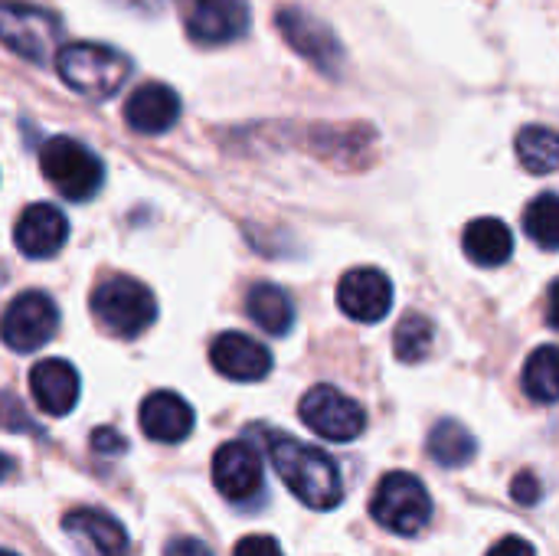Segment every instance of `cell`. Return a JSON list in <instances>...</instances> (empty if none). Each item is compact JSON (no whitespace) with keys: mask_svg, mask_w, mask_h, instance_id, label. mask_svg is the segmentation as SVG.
Wrapping results in <instances>:
<instances>
[{"mask_svg":"<svg viewBox=\"0 0 559 556\" xmlns=\"http://www.w3.org/2000/svg\"><path fill=\"white\" fill-rule=\"evenodd\" d=\"M269 459L285 482V488L311 511H331L344 501V482L334 459L314 446L298 442L295 436L272 433L269 436Z\"/></svg>","mask_w":559,"mask_h":556,"instance_id":"obj_1","label":"cell"},{"mask_svg":"<svg viewBox=\"0 0 559 556\" xmlns=\"http://www.w3.org/2000/svg\"><path fill=\"white\" fill-rule=\"evenodd\" d=\"M59 79L85 98H111L131 75V59L102 43H66L56 56Z\"/></svg>","mask_w":559,"mask_h":556,"instance_id":"obj_2","label":"cell"},{"mask_svg":"<svg viewBox=\"0 0 559 556\" xmlns=\"http://www.w3.org/2000/svg\"><path fill=\"white\" fill-rule=\"evenodd\" d=\"M92 315L108 334L131 341L141 338L157 321V298L144 282L131 275H111L95 285Z\"/></svg>","mask_w":559,"mask_h":556,"instance_id":"obj_3","label":"cell"},{"mask_svg":"<svg viewBox=\"0 0 559 556\" xmlns=\"http://www.w3.org/2000/svg\"><path fill=\"white\" fill-rule=\"evenodd\" d=\"M39 170L72 203L92 200L102 190V184H105L102 157L88 144H82V141L69 138V134H56V138L43 141V147H39Z\"/></svg>","mask_w":559,"mask_h":556,"instance_id":"obj_4","label":"cell"},{"mask_svg":"<svg viewBox=\"0 0 559 556\" xmlns=\"http://www.w3.org/2000/svg\"><path fill=\"white\" fill-rule=\"evenodd\" d=\"M370 514L380 528H386L400 537H413L432 521V498L416 475L390 472L380 478V485L373 492Z\"/></svg>","mask_w":559,"mask_h":556,"instance_id":"obj_5","label":"cell"},{"mask_svg":"<svg viewBox=\"0 0 559 556\" xmlns=\"http://www.w3.org/2000/svg\"><path fill=\"white\" fill-rule=\"evenodd\" d=\"M0 36H3V46L13 49L16 56L36 62V66H46V62H56L59 56V39H62V23L56 13L43 10V7H33V3H3V13H0Z\"/></svg>","mask_w":559,"mask_h":556,"instance_id":"obj_6","label":"cell"},{"mask_svg":"<svg viewBox=\"0 0 559 556\" xmlns=\"http://www.w3.org/2000/svg\"><path fill=\"white\" fill-rule=\"evenodd\" d=\"M301 423L328 439V442H354L364 429H367V413L357 400H350L347 393H341L337 387H311L298 406Z\"/></svg>","mask_w":559,"mask_h":556,"instance_id":"obj_7","label":"cell"},{"mask_svg":"<svg viewBox=\"0 0 559 556\" xmlns=\"http://www.w3.org/2000/svg\"><path fill=\"white\" fill-rule=\"evenodd\" d=\"M59 331V308L46 292H23L3 311V344L16 354H33Z\"/></svg>","mask_w":559,"mask_h":556,"instance_id":"obj_8","label":"cell"},{"mask_svg":"<svg viewBox=\"0 0 559 556\" xmlns=\"http://www.w3.org/2000/svg\"><path fill=\"white\" fill-rule=\"evenodd\" d=\"M183 29L200 46H223L246 36L252 13L246 0H177Z\"/></svg>","mask_w":559,"mask_h":556,"instance_id":"obj_9","label":"cell"},{"mask_svg":"<svg viewBox=\"0 0 559 556\" xmlns=\"http://www.w3.org/2000/svg\"><path fill=\"white\" fill-rule=\"evenodd\" d=\"M275 23H278L285 43H288L295 52H301L308 62H314L321 72H331V75H334V72L341 69L344 49H341V43H337V36L331 33L328 23L314 20L311 13H305V10H298V7L278 10Z\"/></svg>","mask_w":559,"mask_h":556,"instance_id":"obj_10","label":"cell"},{"mask_svg":"<svg viewBox=\"0 0 559 556\" xmlns=\"http://www.w3.org/2000/svg\"><path fill=\"white\" fill-rule=\"evenodd\" d=\"M213 485L226 501L246 505L265 488L262 459L249 442H223L213 456Z\"/></svg>","mask_w":559,"mask_h":556,"instance_id":"obj_11","label":"cell"},{"mask_svg":"<svg viewBox=\"0 0 559 556\" xmlns=\"http://www.w3.org/2000/svg\"><path fill=\"white\" fill-rule=\"evenodd\" d=\"M337 308L360 324H380L393 308V282L380 269H350L337 282Z\"/></svg>","mask_w":559,"mask_h":556,"instance_id":"obj_12","label":"cell"},{"mask_svg":"<svg viewBox=\"0 0 559 556\" xmlns=\"http://www.w3.org/2000/svg\"><path fill=\"white\" fill-rule=\"evenodd\" d=\"M210 364L219 377L236 383H259L272 374V354L265 344L242 331H223L210 344Z\"/></svg>","mask_w":559,"mask_h":556,"instance_id":"obj_13","label":"cell"},{"mask_svg":"<svg viewBox=\"0 0 559 556\" xmlns=\"http://www.w3.org/2000/svg\"><path fill=\"white\" fill-rule=\"evenodd\" d=\"M66 239L69 220L52 203H29L13 226V242L26 259H52L66 246Z\"/></svg>","mask_w":559,"mask_h":556,"instance_id":"obj_14","label":"cell"},{"mask_svg":"<svg viewBox=\"0 0 559 556\" xmlns=\"http://www.w3.org/2000/svg\"><path fill=\"white\" fill-rule=\"evenodd\" d=\"M124 121L138 134H164L180 121V95L164 82H147L124 102Z\"/></svg>","mask_w":559,"mask_h":556,"instance_id":"obj_15","label":"cell"},{"mask_svg":"<svg viewBox=\"0 0 559 556\" xmlns=\"http://www.w3.org/2000/svg\"><path fill=\"white\" fill-rule=\"evenodd\" d=\"M79 370L69 360H39L29 370V393L33 403L46 413V416H69L79 403Z\"/></svg>","mask_w":559,"mask_h":556,"instance_id":"obj_16","label":"cell"},{"mask_svg":"<svg viewBox=\"0 0 559 556\" xmlns=\"http://www.w3.org/2000/svg\"><path fill=\"white\" fill-rule=\"evenodd\" d=\"M141 429L151 442H164V446H177L193 433V406L170 393V390H157L141 403Z\"/></svg>","mask_w":559,"mask_h":556,"instance_id":"obj_17","label":"cell"},{"mask_svg":"<svg viewBox=\"0 0 559 556\" xmlns=\"http://www.w3.org/2000/svg\"><path fill=\"white\" fill-rule=\"evenodd\" d=\"M62 531L79 541L88 556H128V531L98 508H79L62 518Z\"/></svg>","mask_w":559,"mask_h":556,"instance_id":"obj_18","label":"cell"},{"mask_svg":"<svg viewBox=\"0 0 559 556\" xmlns=\"http://www.w3.org/2000/svg\"><path fill=\"white\" fill-rule=\"evenodd\" d=\"M462 249L475 265L495 269V265H504L514 256V236H511L508 223H501L495 216H481V220H472L465 226Z\"/></svg>","mask_w":559,"mask_h":556,"instance_id":"obj_19","label":"cell"},{"mask_svg":"<svg viewBox=\"0 0 559 556\" xmlns=\"http://www.w3.org/2000/svg\"><path fill=\"white\" fill-rule=\"evenodd\" d=\"M246 315L272 338H285L295 328V305L275 282H259L246 295Z\"/></svg>","mask_w":559,"mask_h":556,"instance_id":"obj_20","label":"cell"},{"mask_svg":"<svg viewBox=\"0 0 559 556\" xmlns=\"http://www.w3.org/2000/svg\"><path fill=\"white\" fill-rule=\"evenodd\" d=\"M478 452L475 436L459 423V419H442L429 433V456L442 469H465Z\"/></svg>","mask_w":559,"mask_h":556,"instance_id":"obj_21","label":"cell"},{"mask_svg":"<svg viewBox=\"0 0 559 556\" xmlns=\"http://www.w3.org/2000/svg\"><path fill=\"white\" fill-rule=\"evenodd\" d=\"M518 161L524 164V170L544 177L559 170V131L547 125H527L518 131Z\"/></svg>","mask_w":559,"mask_h":556,"instance_id":"obj_22","label":"cell"},{"mask_svg":"<svg viewBox=\"0 0 559 556\" xmlns=\"http://www.w3.org/2000/svg\"><path fill=\"white\" fill-rule=\"evenodd\" d=\"M521 383L534 403H559V347H537L524 364Z\"/></svg>","mask_w":559,"mask_h":556,"instance_id":"obj_23","label":"cell"},{"mask_svg":"<svg viewBox=\"0 0 559 556\" xmlns=\"http://www.w3.org/2000/svg\"><path fill=\"white\" fill-rule=\"evenodd\" d=\"M432 344H436V328L426 315H406L400 324H396V334H393V351L403 364H419L432 354Z\"/></svg>","mask_w":559,"mask_h":556,"instance_id":"obj_24","label":"cell"},{"mask_svg":"<svg viewBox=\"0 0 559 556\" xmlns=\"http://www.w3.org/2000/svg\"><path fill=\"white\" fill-rule=\"evenodd\" d=\"M524 233L540 246L559 252V193H540L524 210Z\"/></svg>","mask_w":559,"mask_h":556,"instance_id":"obj_25","label":"cell"},{"mask_svg":"<svg viewBox=\"0 0 559 556\" xmlns=\"http://www.w3.org/2000/svg\"><path fill=\"white\" fill-rule=\"evenodd\" d=\"M511 498L518 501V505H537L540 498H544V488H540V478L534 475V472H521V475H514V482H511Z\"/></svg>","mask_w":559,"mask_h":556,"instance_id":"obj_26","label":"cell"},{"mask_svg":"<svg viewBox=\"0 0 559 556\" xmlns=\"http://www.w3.org/2000/svg\"><path fill=\"white\" fill-rule=\"evenodd\" d=\"M233 556H285V554H282V547H278V541H275V537H269V534H249V537H242V541L236 544Z\"/></svg>","mask_w":559,"mask_h":556,"instance_id":"obj_27","label":"cell"},{"mask_svg":"<svg viewBox=\"0 0 559 556\" xmlns=\"http://www.w3.org/2000/svg\"><path fill=\"white\" fill-rule=\"evenodd\" d=\"M92 449L98 456H121L128 449V442L118 436V429H95L92 433Z\"/></svg>","mask_w":559,"mask_h":556,"instance_id":"obj_28","label":"cell"},{"mask_svg":"<svg viewBox=\"0 0 559 556\" xmlns=\"http://www.w3.org/2000/svg\"><path fill=\"white\" fill-rule=\"evenodd\" d=\"M488 556H537L534 551V544L531 541H524V537H518V534H511V537H504V541H498Z\"/></svg>","mask_w":559,"mask_h":556,"instance_id":"obj_29","label":"cell"},{"mask_svg":"<svg viewBox=\"0 0 559 556\" xmlns=\"http://www.w3.org/2000/svg\"><path fill=\"white\" fill-rule=\"evenodd\" d=\"M164 556H213V551L203 544V541H193V537H177L164 547Z\"/></svg>","mask_w":559,"mask_h":556,"instance_id":"obj_30","label":"cell"},{"mask_svg":"<svg viewBox=\"0 0 559 556\" xmlns=\"http://www.w3.org/2000/svg\"><path fill=\"white\" fill-rule=\"evenodd\" d=\"M547 321L554 331H559V279L550 285V295H547Z\"/></svg>","mask_w":559,"mask_h":556,"instance_id":"obj_31","label":"cell"},{"mask_svg":"<svg viewBox=\"0 0 559 556\" xmlns=\"http://www.w3.org/2000/svg\"><path fill=\"white\" fill-rule=\"evenodd\" d=\"M121 7H134V10H157L160 0H118Z\"/></svg>","mask_w":559,"mask_h":556,"instance_id":"obj_32","label":"cell"},{"mask_svg":"<svg viewBox=\"0 0 559 556\" xmlns=\"http://www.w3.org/2000/svg\"><path fill=\"white\" fill-rule=\"evenodd\" d=\"M3 556H16V554H13V551H3Z\"/></svg>","mask_w":559,"mask_h":556,"instance_id":"obj_33","label":"cell"}]
</instances>
